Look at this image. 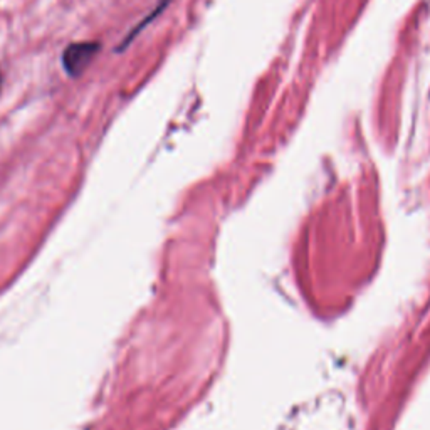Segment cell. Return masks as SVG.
Listing matches in <instances>:
<instances>
[{
    "label": "cell",
    "mask_w": 430,
    "mask_h": 430,
    "mask_svg": "<svg viewBox=\"0 0 430 430\" xmlns=\"http://www.w3.org/2000/svg\"><path fill=\"white\" fill-rule=\"evenodd\" d=\"M100 51V45L94 43H78L71 44L69 47L64 49L63 66L67 74L79 76L86 69L87 64L94 58V54Z\"/></svg>",
    "instance_id": "1"
}]
</instances>
